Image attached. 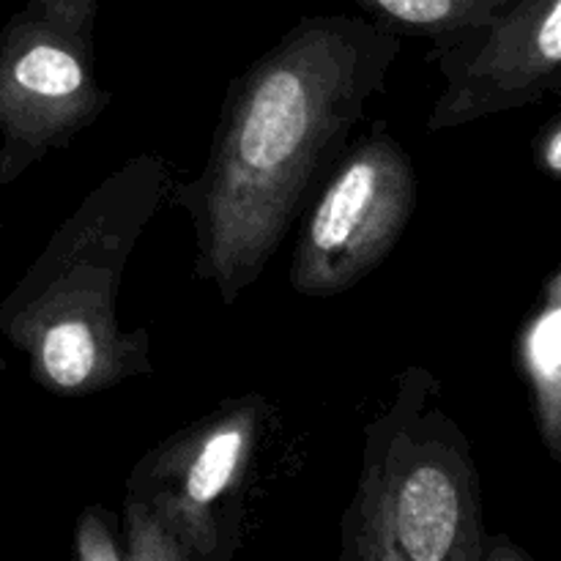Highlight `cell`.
Listing matches in <instances>:
<instances>
[{
  "mask_svg": "<svg viewBox=\"0 0 561 561\" xmlns=\"http://www.w3.org/2000/svg\"><path fill=\"white\" fill-rule=\"evenodd\" d=\"M414 203L409 153L376 131L340 164L318 197L290 266L294 288L327 299L359 283L389 255Z\"/></svg>",
  "mask_w": 561,
  "mask_h": 561,
  "instance_id": "2",
  "label": "cell"
},
{
  "mask_svg": "<svg viewBox=\"0 0 561 561\" xmlns=\"http://www.w3.org/2000/svg\"><path fill=\"white\" fill-rule=\"evenodd\" d=\"M38 362L55 389H80L99 367V343L93 329L80 318H66L47 327L38 348Z\"/></svg>",
  "mask_w": 561,
  "mask_h": 561,
  "instance_id": "7",
  "label": "cell"
},
{
  "mask_svg": "<svg viewBox=\"0 0 561 561\" xmlns=\"http://www.w3.org/2000/svg\"><path fill=\"white\" fill-rule=\"evenodd\" d=\"M394 460L387 496L381 499L387 542L381 557L411 561L469 559L477 537V507L471 474H460L453 453L438 444Z\"/></svg>",
  "mask_w": 561,
  "mask_h": 561,
  "instance_id": "4",
  "label": "cell"
},
{
  "mask_svg": "<svg viewBox=\"0 0 561 561\" xmlns=\"http://www.w3.org/2000/svg\"><path fill=\"white\" fill-rule=\"evenodd\" d=\"M80 557L82 559H118L121 553L110 546L107 535H93L91 529L82 531L80 537Z\"/></svg>",
  "mask_w": 561,
  "mask_h": 561,
  "instance_id": "9",
  "label": "cell"
},
{
  "mask_svg": "<svg viewBox=\"0 0 561 561\" xmlns=\"http://www.w3.org/2000/svg\"><path fill=\"white\" fill-rule=\"evenodd\" d=\"M394 53L389 25L323 16L301 22L241 77L206 173L186 192L206 274L225 301L261 277Z\"/></svg>",
  "mask_w": 561,
  "mask_h": 561,
  "instance_id": "1",
  "label": "cell"
},
{
  "mask_svg": "<svg viewBox=\"0 0 561 561\" xmlns=\"http://www.w3.org/2000/svg\"><path fill=\"white\" fill-rule=\"evenodd\" d=\"M546 164H548V170H551L553 175H559V170H561V135H559L557 126H553L551 135H548Z\"/></svg>",
  "mask_w": 561,
  "mask_h": 561,
  "instance_id": "10",
  "label": "cell"
},
{
  "mask_svg": "<svg viewBox=\"0 0 561 561\" xmlns=\"http://www.w3.org/2000/svg\"><path fill=\"white\" fill-rule=\"evenodd\" d=\"M449 75L433 126L520 107L557 85L561 64V0H515L488 25L436 36Z\"/></svg>",
  "mask_w": 561,
  "mask_h": 561,
  "instance_id": "3",
  "label": "cell"
},
{
  "mask_svg": "<svg viewBox=\"0 0 561 561\" xmlns=\"http://www.w3.org/2000/svg\"><path fill=\"white\" fill-rule=\"evenodd\" d=\"M241 453H244V431L239 425H228L208 436L186 469V502L203 507V504H211L214 499L222 496V491L230 485L236 469H239Z\"/></svg>",
  "mask_w": 561,
  "mask_h": 561,
  "instance_id": "8",
  "label": "cell"
},
{
  "mask_svg": "<svg viewBox=\"0 0 561 561\" xmlns=\"http://www.w3.org/2000/svg\"><path fill=\"white\" fill-rule=\"evenodd\" d=\"M387 25L411 27L431 36H453L488 25L515 0H354Z\"/></svg>",
  "mask_w": 561,
  "mask_h": 561,
  "instance_id": "6",
  "label": "cell"
},
{
  "mask_svg": "<svg viewBox=\"0 0 561 561\" xmlns=\"http://www.w3.org/2000/svg\"><path fill=\"white\" fill-rule=\"evenodd\" d=\"M524 362L537 392L542 431L548 447L559 455V392H561V310L559 283H551V299L546 310L531 321L524 334Z\"/></svg>",
  "mask_w": 561,
  "mask_h": 561,
  "instance_id": "5",
  "label": "cell"
}]
</instances>
